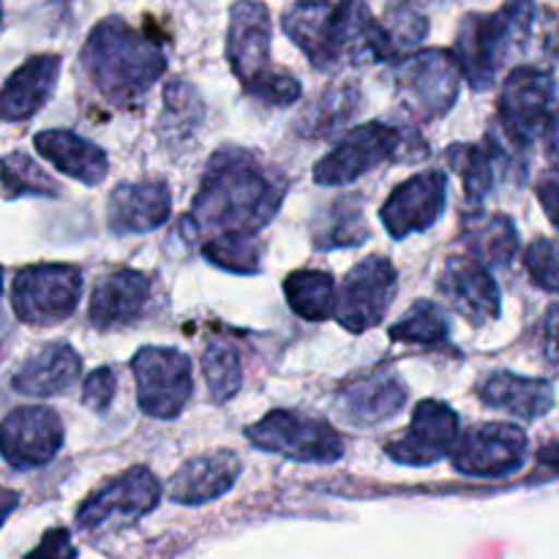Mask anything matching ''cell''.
<instances>
[{
  "mask_svg": "<svg viewBox=\"0 0 559 559\" xmlns=\"http://www.w3.org/2000/svg\"><path fill=\"white\" fill-rule=\"evenodd\" d=\"M284 202V183L246 147H222L202 173L189 222L207 238L260 235Z\"/></svg>",
  "mask_w": 559,
  "mask_h": 559,
  "instance_id": "cell-1",
  "label": "cell"
},
{
  "mask_svg": "<svg viewBox=\"0 0 559 559\" xmlns=\"http://www.w3.org/2000/svg\"><path fill=\"white\" fill-rule=\"evenodd\" d=\"M282 27L317 71L336 69L347 58L391 60L385 27L366 0H300L282 16Z\"/></svg>",
  "mask_w": 559,
  "mask_h": 559,
  "instance_id": "cell-2",
  "label": "cell"
},
{
  "mask_svg": "<svg viewBox=\"0 0 559 559\" xmlns=\"http://www.w3.org/2000/svg\"><path fill=\"white\" fill-rule=\"evenodd\" d=\"M91 85L115 107H134L167 71L162 44L120 16L98 22L80 55Z\"/></svg>",
  "mask_w": 559,
  "mask_h": 559,
  "instance_id": "cell-3",
  "label": "cell"
},
{
  "mask_svg": "<svg viewBox=\"0 0 559 559\" xmlns=\"http://www.w3.org/2000/svg\"><path fill=\"white\" fill-rule=\"evenodd\" d=\"M538 22L535 0H511L495 14H467L459 25L453 55L475 91H489L513 49L527 47Z\"/></svg>",
  "mask_w": 559,
  "mask_h": 559,
  "instance_id": "cell-4",
  "label": "cell"
},
{
  "mask_svg": "<svg viewBox=\"0 0 559 559\" xmlns=\"http://www.w3.org/2000/svg\"><path fill=\"white\" fill-rule=\"evenodd\" d=\"M462 76L456 55L448 49H420L393 63L399 102L418 120H437L451 112Z\"/></svg>",
  "mask_w": 559,
  "mask_h": 559,
  "instance_id": "cell-5",
  "label": "cell"
},
{
  "mask_svg": "<svg viewBox=\"0 0 559 559\" xmlns=\"http://www.w3.org/2000/svg\"><path fill=\"white\" fill-rule=\"evenodd\" d=\"M82 271L66 262L22 267L11 282V309L25 325H58L69 320L82 298Z\"/></svg>",
  "mask_w": 559,
  "mask_h": 559,
  "instance_id": "cell-6",
  "label": "cell"
},
{
  "mask_svg": "<svg viewBox=\"0 0 559 559\" xmlns=\"http://www.w3.org/2000/svg\"><path fill=\"white\" fill-rule=\"evenodd\" d=\"M246 440L265 453L293 462L328 464L344 456V440L328 420L300 415L295 409H273L257 424L246 426Z\"/></svg>",
  "mask_w": 559,
  "mask_h": 559,
  "instance_id": "cell-7",
  "label": "cell"
},
{
  "mask_svg": "<svg viewBox=\"0 0 559 559\" xmlns=\"http://www.w3.org/2000/svg\"><path fill=\"white\" fill-rule=\"evenodd\" d=\"M131 371L142 413L158 420H173L183 413L194 391L189 355L175 347H142L131 358Z\"/></svg>",
  "mask_w": 559,
  "mask_h": 559,
  "instance_id": "cell-8",
  "label": "cell"
},
{
  "mask_svg": "<svg viewBox=\"0 0 559 559\" xmlns=\"http://www.w3.org/2000/svg\"><path fill=\"white\" fill-rule=\"evenodd\" d=\"M402 151H407V140L402 131L385 120H371V123L347 131L333 145V151L314 164V183L349 186L371 169L382 167L393 158H402Z\"/></svg>",
  "mask_w": 559,
  "mask_h": 559,
  "instance_id": "cell-9",
  "label": "cell"
},
{
  "mask_svg": "<svg viewBox=\"0 0 559 559\" xmlns=\"http://www.w3.org/2000/svg\"><path fill=\"white\" fill-rule=\"evenodd\" d=\"M158 500H162V484L156 475L147 467H131L118 478L107 480L82 502L76 511V527L82 533L129 527L156 511Z\"/></svg>",
  "mask_w": 559,
  "mask_h": 559,
  "instance_id": "cell-10",
  "label": "cell"
},
{
  "mask_svg": "<svg viewBox=\"0 0 559 559\" xmlns=\"http://www.w3.org/2000/svg\"><path fill=\"white\" fill-rule=\"evenodd\" d=\"M555 76L538 66H516L502 82L500 93V123L508 140L519 147H527L549 129L551 107H555Z\"/></svg>",
  "mask_w": 559,
  "mask_h": 559,
  "instance_id": "cell-11",
  "label": "cell"
},
{
  "mask_svg": "<svg viewBox=\"0 0 559 559\" xmlns=\"http://www.w3.org/2000/svg\"><path fill=\"white\" fill-rule=\"evenodd\" d=\"M396 267L385 257H366L338 287L333 320L349 333H366L380 325L396 298Z\"/></svg>",
  "mask_w": 559,
  "mask_h": 559,
  "instance_id": "cell-12",
  "label": "cell"
},
{
  "mask_svg": "<svg viewBox=\"0 0 559 559\" xmlns=\"http://www.w3.org/2000/svg\"><path fill=\"white\" fill-rule=\"evenodd\" d=\"M527 448L522 426L491 420L462 435L453 451V467L467 478H508L524 467Z\"/></svg>",
  "mask_w": 559,
  "mask_h": 559,
  "instance_id": "cell-13",
  "label": "cell"
},
{
  "mask_svg": "<svg viewBox=\"0 0 559 559\" xmlns=\"http://www.w3.org/2000/svg\"><path fill=\"white\" fill-rule=\"evenodd\" d=\"M459 415L440 399H424L415 407L409 429L396 442L385 445L388 459L404 467H429L453 456L459 445Z\"/></svg>",
  "mask_w": 559,
  "mask_h": 559,
  "instance_id": "cell-14",
  "label": "cell"
},
{
  "mask_svg": "<svg viewBox=\"0 0 559 559\" xmlns=\"http://www.w3.org/2000/svg\"><path fill=\"white\" fill-rule=\"evenodd\" d=\"M63 440L60 415L41 404L11 409L0 426V448H3L5 464L25 473L52 462L63 448Z\"/></svg>",
  "mask_w": 559,
  "mask_h": 559,
  "instance_id": "cell-15",
  "label": "cell"
},
{
  "mask_svg": "<svg viewBox=\"0 0 559 559\" xmlns=\"http://www.w3.org/2000/svg\"><path fill=\"white\" fill-rule=\"evenodd\" d=\"M448 205V175L440 169H426L399 183L380 207L382 227L396 240L413 233H426L440 222Z\"/></svg>",
  "mask_w": 559,
  "mask_h": 559,
  "instance_id": "cell-16",
  "label": "cell"
},
{
  "mask_svg": "<svg viewBox=\"0 0 559 559\" xmlns=\"http://www.w3.org/2000/svg\"><path fill=\"white\" fill-rule=\"evenodd\" d=\"M227 60L240 85L251 87L271 66V11L260 0H238L229 9Z\"/></svg>",
  "mask_w": 559,
  "mask_h": 559,
  "instance_id": "cell-17",
  "label": "cell"
},
{
  "mask_svg": "<svg viewBox=\"0 0 559 559\" xmlns=\"http://www.w3.org/2000/svg\"><path fill=\"white\" fill-rule=\"evenodd\" d=\"M442 298L469 322L480 328L497 322L502 314V295L495 276L486 265H480L473 257H453L445 262L440 273Z\"/></svg>",
  "mask_w": 559,
  "mask_h": 559,
  "instance_id": "cell-18",
  "label": "cell"
},
{
  "mask_svg": "<svg viewBox=\"0 0 559 559\" xmlns=\"http://www.w3.org/2000/svg\"><path fill=\"white\" fill-rule=\"evenodd\" d=\"M153 282L147 273L118 267L93 287L87 320L98 331H115V328L134 325L142 320L147 304H151Z\"/></svg>",
  "mask_w": 559,
  "mask_h": 559,
  "instance_id": "cell-19",
  "label": "cell"
},
{
  "mask_svg": "<svg viewBox=\"0 0 559 559\" xmlns=\"http://www.w3.org/2000/svg\"><path fill=\"white\" fill-rule=\"evenodd\" d=\"M173 213V197L164 180H140L120 183L109 194L107 224L115 235L153 233L167 224Z\"/></svg>",
  "mask_w": 559,
  "mask_h": 559,
  "instance_id": "cell-20",
  "label": "cell"
},
{
  "mask_svg": "<svg viewBox=\"0 0 559 559\" xmlns=\"http://www.w3.org/2000/svg\"><path fill=\"white\" fill-rule=\"evenodd\" d=\"M240 473H243V462L235 451L194 456L175 473L169 497L180 506H205V502L218 500L227 491H233Z\"/></svg>",
  "mask_w": 559,
  "mask_h": 559,
  "instance_id": "cell-21",
  "label": "cell"
},
{
  "mask_svg": "<svg viewBox=\"0 0 559 559\" xmlns=\"http://www.w3.org/2000/svg\"><path fill=\"white\" fill-rule=\"evenodd\" d=\"M80 371L82 360L71 344H44V347H38L36 353L22 360L20 369L11 377V388L22 396L33 399L60 396V393L74 385Z\"/></svg>",
  "mask_w": 559,
  "mask_h": 559,
  "instance_id": "cell-22",
  "label": "cell"
},
{
  "mask_svg": "<svg viewBox=\"0 0 559 559\" xmlns=\"http://www.w3.org/2000/svg\"><path fill=\"white\" fill-rule=\"evenodd\" d=\"M33 147L44 162L52 164L66 178L85 186H98L109 173V158L96 142L69 129H47L33 136Z\"/></svg>",
  "mask_w": 559,
  "mask_h": 559,
  "instance_id": "cell-23",
  "label": "cell"
},
{
  "mask_svg": "<svg viewBox=\"0 0 559 559\" xmlns=\"http://www.w3.org/2000/svg\"><path fill=\"white\" fill-rule=\"evenodd\" d=\"M60 80V55H33L5 80L0 107L5 123L27 120L52 98Z\"/></svg>",
  "mask_w": 559,
  "mask_h": 559,
  "instance_id": "cell-24",
  "label": "cell"
},
{
  "mask_svg": "<svg viewBox=\"0 0 559 559\" xmlns=\"http://www.w3.org/2000/svg\"><path fill=\"white\" fill-rule=\"evenodd\" d=\"M407 404V388L393 371H374L338 393L342 415L355 426H377Z\"/></svg>",
  "mask_w": 559,
  "mask_h": 559,
  "instance_id": "cell-25",
  "label": "cell"
},
{
  "mask_svg": "<svg viewBox=\"0 0 559 559\" xmlns=\"http://www.w3.org/2000/svg\"><path fill=\"white\" fill-rule=\"evenodd\" d=\"M478 396L486 407L500 409L522 420H538L555 407V388L546 380L495 371L478 388Z\"/></svg>",
  "mask_w": 559,
  "mask_h": 559,
  "instance_id": "cell-26",
  "label": "cell"
},
{
  "mask_svg": "<svg viewBox=\"0 0 559 559\" xmlns=\"http://www.w3.org/2000/svg\"><path fill=\"white\" fill-rule=\"evenodd\" d=\"M360 109V91L353 82H338V85L322 91L314 102L309 104L304 115L298 118L295 129L300 136L309 140H322V136L336 134L338 129L355 118Z\"/></svg>",
  "mask_w": 559,
  "mask_h": 559,
  "instance_id": "cell-27",
  "label": "cell"
},
{
  "mask_svg": "<svg viewBox=\"0 0 559 559\" xmlns=\"http://www.w3.org/2000/svg\"><path fill=\"white\" fill-rule=\"evenodd\" d=\"M462 238L469 257L486 267L511 265L519 251V233L506 213H491L467 222Z\"/></svg>",
  "mask_w": 559,
  "mask_h": 559,
  "instance_id": "cell-28",
  "label": "cell"
},
{
  "mask_svg": "<svg viewBox=\"0 0 559 559\" xmlns=\"http://www.w3.org/2000/svg\"><path fill=\"white\" fill-rule=\"evenodd\" d=\"M284 298H287L289 309L309 322H322L333 317L336 311L338 289L333 284V276L328 271H314V267H304L284 278Z\"/></svg>",
  "mask_w": 559,
  "mask_h": 559,
  "instance_id": "cell-29",
  "label": "cell"
},
{
  "mask_svg": "<svg viewBox=\"0 0 559 559\" xmlns=\"http://www.w3.org/2000/svg\"><path fill=\"white\" fill-rule=\"evenodd\" d=\"M448 162L451 167L462 175L464 197H467L469 207L484 205L486 194L495 189L497 183V164H500V147L495 142H486V145H453L448 151Z\"/></svg>",
  "mask_w": 559,
  "mask_h": 559,
  "instance_id": "cell-30",
  "label": "cell"
},
{
  "mask_svg": "<svg viewBox=\"0 0 559 559\" xmlns=\"http://www.w3.org/2000/svg\"><path fill=\"white\" fill-rule=\"evenodd\" d=\"M366 238H369V224L364 218V207L353 197L331 202L311 227V243L320 251L360 246Z\"/></svg>",
  "mask_w": 559,
  "mask_h": 559,
  "instance_id": "cell-31",
  "label": "cell"
},
{
  "mask_svg": "<svg viewBox=\"0 0 559 559\" xmlns=\"http://www.w3.org/2000/svg\"><path fill=\"white\" fill-rule=\"evenodd\" d=\"M391 342L424 344V347H451V322L435 300H418L409 306L388 331Z\"/></svg>",
  "mask_w": 559,
  "mask_h": 559,
  "instance_id": "cell-32",
  "label": "cell"
},
{
  "mask_svg": "<svg viewBox=\"0 0 559 559\" xmlns=\"http://www.w3.org/2000/svg\"><path fill=\"white\" fill-rule=\"evenodd\" d=\"M202 257L211 265L235 276H254L262 267L260 235H218L202 243Z\"/></svg>",
  "mask_w": 559,
  "mask_h": 559,
  "instance_id": "cell-33",
  "label": "cell"
},
{
  "mask_svg": "<svg viewBox=\"0 0 559 559\" xmlns=\"http://www.w3.org/2000/svg\"><path fill=\"white\" fill-rule=\"evenodd\" d=\"M202 374H205L207 388H211L213 402L227 404L229 399L238 396L243 371H240L238 347L227 342H211L202 353Z\"/></svg>",
  "mask_w": 559,
  "mask_h": 559,
  "instance_id": "cell-34",
  "label": "cell"
},
{
  "mask_svg": "<svg viewBox=\"0 0 559 559\" xmlns=\"http://www.w3.org/2000/svg\"><path fill=\"white\" fill-rule=\"evenodd\" d=\"M202 120V102L197 96L194 87L189 82H169L164 91V115H162V131L164 134L180 136L191 134Z\"/></svg>",
  "mask_w": 559,
  "mask_h": 559,
  "instance_id": "cell-35",
  "label": "cell"
},
{
  "mask_svg": "<svg viewBox=\"0 0 559 559\" xmlns=\"http://www.w3.org/2000/svg\"><path fill=\"white\" fill-rule=\"evenodd\" d=\"M3 191L5 200L14 197L33 194V197H58L60 186L52 178L44 175V169L25 153H9L3 158Z\"/></svg>",
  "mask_w": 559,
  "mask_h": 559,
  "instance_id": "cell-36",
  "label": "cell"
},
{
  "mask_svg": "<svg viewBox=\"0 0 559 559\" xmlns=\"http://www.w3.org/2000/svg\"><path fill=\"white\" fill-rule=\"evenodd\" d=\"M524 267L535 287L559 293V243L551 238H538L524 251Z\"/></svg>",
  "mask_w": 559,
  "mask_h": 559,
  "instance_id": "cell-37",
  "label": "cell"
},
{
  "mask_svg": "<svg viewBox=\"0 0 559 559\" xmlns=\"http://www.w3.org/2000/svg\"><path fill=\"white\" fill-rule=\"evenodd\" d=\"M246 93H251L254 98H260L262 104H273V107H289V104L298 102L300 93H304V87H300V82L295 80L289 71L273 69V71H267L265 76H260L254 85L246 87Z\"/></svg>",
  "mask_w": 559,
  "mask_h": 559,
  "instance_id": "cell-38",
  "label": "cell"
},
{
  "mask_svg": "<svg viewBox=\"0 0 559 559\" xmlns=\"http://www.w3.org/2000/svg\"><path fill=\"white\" fill-rule=\"evenodd\" d=\"M115 388H118V380H115V371L102 366V369L91 371L85 380V388H82V404L91 407L93 413H104V409L112 404Z\"/></svg>",
  "mask_w": 559,
  "mask_h": 559,
  "instance_id": "cell-39",
  "label": "cell"
},
{
  "mask_svg": "<svg viewBox=\"0 0 559 559\" xmlns=\"http://www.w3.org/2000/svg\"><path fill=\"white\" fill-rule=\"evenodd\" d=\"M25 559H76V546L71 544V533L66 527H52L44 533L41 544L27 551Z\"/></svg>",
  "mask_w": 559,
  "mask_h": 559,
  "instance_id": "cell-40",
  "label": "cell"
},
{
  "mask_svg": "<svg viewBox=\"0 0 559 559\" xmlns=\"http://www.w3.org/2000/svg\"><path fill=\"white\" fill-rule=\"evenodd\" d=\"M535 194H538V202L546 216H549L551 227L559 233V164L540 173L538 183H535Z\"/></svg>",
  "mask_w": 559,
  "mask_h": 559,
  "instance_id": "cell-41",
  "label": "cell"
},
{
  "mask_svg": "<svg viewBox=\"0 0 559 559\" xmlns=\"http://www.w3.org/2000/svg\"><path fill=\"white\" fill-rule=\"evenodd\" d=\"M540 336H544V358L559 371V304L549 306V311H546Z\"/></svg>",
  "mask_w": 559,
  "mask_h": 559,
  "instance_id": "cell-42",
  "label": "cell"
},
{
  "mask_svg": "<svg viewBox=\"0 0 559 559\" xmlns=\"http://www.w3.org/2000/svg\"><path fill=\"white\" fill-rule=\"evenodd\" d=\"M546 147H549L551 158H557L559 164V109L555 112V118H551L549 129H546Z\"/></svg>",
  "mask_w": 559,
  "mask_h": 559,
  "instance_id": "cell-43",
  "label": "cell"
}]
</instances>
